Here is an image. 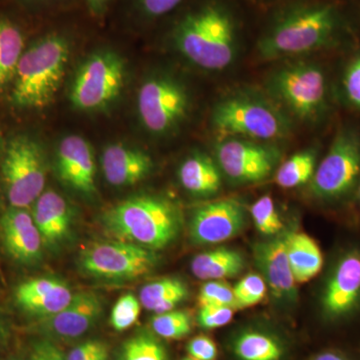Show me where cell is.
I'll list each match as a JSON object with an SVG mask.
<instances>
[{
	"label": "cell",
	"mask_w": 360,
	"mask_h": 360,
	"mask_svg": "<svg viewBox=\"0 0 360 360\" xmlns=\"http://www.w3.org/2000/svg\"><path fill=\"white\" fill-rule=\"evenodd\" d=\"M356 191H357V198H359V200L360 202V180H359V186H357Z\"/></svg>",
	"instance_id": "44"
},
{
	"label": "cell",
	"mask_w": 360,
	"mask_h": 360,
	"mask_svg": "<svg viewBox=\"0 0 360 360\" xmlns=\"http://www.w3.org/2000/svg\"><path fill=\"white\" fill-rule=\"evenodd\" d=\"M342 94L347 103L360 111V53L356 54L345 66L341 78Z\"/></svg>",
	"instance_id": "35"
},
{
	"label": "cell",
	"mask_w": 360,
	"mask_h": 360,
	"mask_svg": "<svg viewBox=\"0 0 360 360\" xmlns=\"http://www.w3.org/2000/svg\"><path fill=\"white\" fill-rule=\"evenodd\" d=\"M360 180V134L342 127L310 180V193L317 200H342L356 191Z\"/></svg>",
	"instance_id": "7"
},
{
	"label": "cell",
	"mask_w": 360,
	"mask_h": 360,
	"mask_svg": "<svg viewBox=\"0 0 360 360\" xmlns=\"http://www.w3.org/2000/svg\"><path fill=\"white\" fill-rule=\"evenodd\" d=\"M101 167L111 186H131L148 176L153 162L150 156L141 149L111 144L104 149Z\"/></svg>",
	"instance_id": "21"
},
{
	"label": "cell",
	"mask_w": 360,
	"mask_h": 360,
	"mask_svg": "<svg viewBox=\"0 0 360 360\" xmlns=\"http://www.w3.org/2000/svg\"><path fill=\"white\" fill-rule=\"evenodd\" d=\"M0 243L15 262L34 264L42 258L44 241L25 208L11 207L0 217Z\"/></svg>",
	"instance_id": "17"
},
{
	"label": "cell",
	"mask_w": 360,
	"mask_h": 360,
	"mask_svg": "<svg viewBox=\"0 0 360 360\" xmlns=\"http://www.w3.org/2000/svg\"><path fill=\"white\" fill-rule=\"evenodd\" d=\"M284 241L296 283H307L321 272L323 255L311 236L305 232L293 231L284 236Z\"/></svg>",
	"instance_id": "23"
},
{
	"label": "cell",
	"mask_w": 360,
	"mask_h": 360,
	"mask_svg": "<svg viewBox=\"0 0 360 360\" xmlns=\"http://www.w3.org/2000/svg\"><path fill=\"white\" fill-rule=\"evenodd\" d=\"M198 304L200 307L215 305L236 309L232 288L221 281H208L203 284L198 295Z\"/></svg>",
	"instance_id": "34"
},
{
	"label": "cell",
	"mask_w": 360,
	"mask_h": 360,
	"mask_svg": "<svg viewBox=\"0 0 360 360\" xmlns=\"http://www.w3.org/2000/svg\"><path fill=\"white\" fill-rule=\"evenodd\" d=\"M252 251L255 264L274 298L279 302H295L297 283L288 260L284 236L255 243Z\"/></svg>",
	"instance_id": "18"
},
{
	"label": "cell",
	"mask_w": 360,
	"mask_h": 360,
	"mask_svg": "<svg viewBox=\"0 0 360 360\" xmlns=\"http://www.w3.org/2000/svg\"><path fill=\"white\" fill-rule=\"evenodd\" d=\"M70 45L58 34L47 35L26 49L14 75L13 103L42 108L53 101L65 77Z\"/></svg>",
	"instance_id": "5"
},
{
	"label": "cell",
	"mask_w": 360,
	"mask_h": 360,
	"mask_svg": "<svg viewBox=\"0 0 360 360\" xmlns=\"http://www.w3.org/2000/svg\"><path fill=\"white\" fill-rule=\"evenodd\" d=\"M234 309L229 307H200L198 314V323L201 328L206 330L222 328L231 321L233 317Z\"/></svg>",
	"instance_id": "36"
},
{
	"label": "cell",
	"mask_w": 360,
	"mask_h": 360,
	"mask_svg": "<svg viewBox=\"0 0 360 360\" xmlns=\"http://www.w3.org/2000/svg\"><path fill=\"white\" fill-rule=\"evenodd\" d=\"M222 175L217 161L202 153L189 155L179 168L182 187L189 193L201 198H210L219 193Z\"/></svg>",
	"instance_id": "22"
},
{
	"label": "cell",
	"mask_w": 360,
	"mask_h": 360,
	"mask_svg": "<svg viewBox=\"0 0 360 360\" xmlns=\"http://www.w3.org/2000/svg\"><path fill=\"white\" fill-rule=\"evenodd\" d=\"M317 155L314 149L300 151L277 167L274 181L284 189L295 188L309 184L317 167Z\"/></svg>",
	"instance_id": "28"
},
{
	"label": "cell",
	"mask_w": 360,
	"mask_h": 360,
	"mask_svg": "<svg viewBox=\"0 0 360 360\" xmlns=\"http://www.w3.org/2000/svg\"><path fill=\"white\" fill-rule=\"evenodd\" d=\"M25 39L11 20H0V89L13 79L23 54Z\"/></svg>",
	"instance_id": "27"
},
{
	"label": "cell",
	"mask_w": 360,
	"mask_h": 360,
	"mask_svg": "<svg viewBox=\"0 0 360 360\" xmlns=\"http://www.w3.org/2000/svg\"><path fill=\"white\" fill-rule=\"evenodd\" d=\"M222 174L233 184H257L276 172L281 151L271 142L241 137H222L214 148Z\"/></svg>",
	"instance_id": "12"
},
{
	"label": "cell",
	"mask_w": 360,
	"mask_h": 360,
	"mask_svg": "<svg viewBox=\"0 0 360 360\" xmlns=\"http://www.w3.org/2000/svg\"><path fill=\"white\" fill-rule=\"evenodd\" d=\"M1 170L11 207L27 208L44 193L46 181L44 153L32 137L18 135L8 142Z\"/></svg>",
	"instance_id": "8"
},
{
	"label": "cell",
	"mask_w": 360,
	"mask_h": 360,
	"mask_svg": "<svg viewBox=\"0 0 360 360\" xmlns=\"http://www.w3.org/2000/svg\"><path fill=\"white\" fill-rule=\"evenodd\" d=\"M32 217L44 248L58 250L70 238L72 212L65 198L56 191H44L33 203Z\"/></svg>",
	"instance_id": "20"
},
{
	"label": "cell",
	"mask_w": 360,
	"mask_h": 360,
	"mask_svg": "<svg viewBox=\"0 0 360 360\" xmlns=\"http://www.w3.org/2000/svg\"><path fill=\"white\" fill-rule=\"evenodd\" d=\"M103 311L101 296L94 291L75 293L70 304L52 316L41 319L40 329L49 338L75 340L96 326Z\"/></svg>",
	"instance_id": "15"
},
{
	"label": "cell",
	"mask_w": 360,
	"mask_h": 360,
	"mask_svg": "<svg viewBox=\"0 0 360 360\" xmlns=\"http://www.w3.org/2000/svg\"><path fill=\"white\" fill-rule=\"evenodd\" d=\"M251 219L260 233L265 236H274L281 231L283 224L277 212L274 198L264 195L258 198L250 207Z\"/></svg>",
	"instance_id": "31"
},
{
	"label": "cell",
	"mask_w": 360,
	"mask_h": 360,
	"mask_svg": "<svg viewBox=\"0 0 360 360\" xmlns=\"http://www.w3.org/2000/svg\"><path fill=\"white\" fill-rule=\"evenodd\" d=\"M87 1H89L90 6H94V8H98V7L103 6L106 0H87Z\"/></svg>",
	"instance_id": "43"
},
{
	"label": "cell",
	"mask_w": 360,
	"mask_h": 360,
	"mask_svg": "<svg viewBox=\"0 0 360 360\" xmlns=\"http://www.w3.org/2000/svg\"><path fill=\"white\" fill-rule=\"evenodd\" d=\"M32 360H65V355L52 341L42 340L33 347Z\"/></svg>",
	"instance_id": "40"
},
{
	"label": "cell",
	"mask_w": 360,
	"mask_h": 360,
	"mask_svg": "<svg viewBox=\"0 0 360 360\" xmlns=\"http://www.w3.org/2000/svg\"><path fill=\"white\" fill-rule=\"evenodd\" d=\"M151 328L155 335L165 340H181L191 333L193 321L191 315L184 310H172L155 314L151 321Z\"/></svg>",
	"instance_id": "30"
},
{
	"label": "cell",
	"mask_w": 360,
	"mask_h": 360,
	"mask_svg": "<svg viewBox=\"0 0 360 360\" xmlns=\"http://www.w3.org/2000/svg\"><path fill=\"white\" fill-rule=\"evenodd\" d=\"M141 307L139 298L132 293L120 296L111 310L110 319L111 328L117 333H123L131 328L139 321Z\"/></svg>",
	"instance_id": "33"
},
{
	"label": "cell",
	"mask_w": 360,
	"mask_h": 360,
	"mask_svg": "<svg viewBox=\"0 0 360 360\" xmlns=\"http://www.w3.org/2000/svg\"><path fill=\"white\" fill-rule=\"evenodd\" d=\"M360 303V252L350 250L336 262L323 292L321 307L330 319H342L359 307Z\"/></svg>",
	"instance_id": "14"
},
{
	"label": "cell",
	"mask_w": 360,
	"mask_h": 360,
	"mask_svg": "<svg viewBox=\"0 0 360 360\" xmlns=\"http://www.w3.org/2000/svg\"><path fill=\"white\" fill-rule=\"evenodd\" d=\"M245 224L243 202L234 198H224L194 210L189 221V236L196 245H219L238 236Z\"/></svg>",
	"instance_id": "13"
},
{
	"label": "cell",
	"mask_w": 360,
	"mask_h": 360,
	"mask_svg": "<svg viewBox=\"0 0 360 360\" xmlns=\"http://www.w3.org/2000/svg\"><path fill=\"white\" fill-rule=\"evenodd\" d=\"M233 354L238 360H281L284 347L276 336L259 330L239 333L232 343Z\"/></svg>",
	"instance_id": "26"
},
{
	"label": "cell",
	"mask_w": 360,
	"mask_h": 360,
	"mask_svg": "<svg viewBox=\"0 0 360 360\" xmlns=\"http://www.w3.org/2000/svg\"><path fill=\"white\" fill-rule=\"evenodd\" d=\"M265 92L290 117L314 123L328 110V82L323 70L304 59L277 66L265 79Z\"/></svg>",
	"instance_id": "6"
},
{
	"label": "cell",
	"mask_w": 360,
	"mask_h": 360,
	"mask_svg": "<svg viewBox=\"0 0 360 360\" xmlns=\"http://www.w3.org/2000/svg\"><path fill=\"white\" fill-rule=\"evenodd\" d=\"M124 80L122 58L113 52H97L78 70L71 87V101L80 110H101L117 98Z\"/></svg>",
	"instance_id": "11"
},
{
	"label": "cell",
	"mask_w": 360,
	"mask_h": 360,
	"mask_svg": "<svg viewBox=\"0 0 360 360\" xmlns=\"http://www.w3.org/2000/svg\"><path fill=\"white\" fill-rule=\"evenodd\" d=\"M143 13L150 18H160L174 11L182 0H139Z\"/></svg>",
	"instance_id": "39"
},
{
	"label": "cell",
	"mask_w": 360,
	"mask_h": 360,
	"mask_svg": "<svg viewBox=\"0 0 360 360\" xmlns=\"http://www.w3.org/2000/svg\"><path fill=\"white\" fill-rule=\"evenodd\" d=\"M314 360H347L340 354H333V352H323L314 357Z\"/></svg>",
	"instance_id": "41"
},
{
	"label": "cell",
	"mask_w": 360,
	"mask_h": 360,
	"mask_svg": "<svg viewBox=\"0 0 360 360\" xmlns=\"http://www.w3.org/2000/svg\"><path fill=\"white\" fill-rule=\"evenodd\" d=\"M58 177L65 186L82 195L96 193V165L89 142L78 135L66 136L59 143L56 155Z\"/></svg>",
	"instance_id": "16"
},
{
	"label": "cell",
	"mask_w": 360,
	"mask_h": 360,
	"mask_svg": "<svg viewBox=\"0 0 360 360\" xmlns=\"http://www.w3.org/2000/svg\"><path fill=\"white\" fill-rule=\"evenodd\" d=\"M103 225L117 240L156 251L172 245L179 236L182 215L179 206L169 198L142 194L106 210Z\"/></svg>",
	"instance_id": "3"
},
{
	"label": "cell",
	"mask_w": 360,
	"mask_h": 360,
	"mask_svg": "<svg viewBox=\"0 0 360 360\" xmlns=\"http://www.w3.org/2000/svg\"><path fill=\"white\" fill-rule=\"evenodd\" d=\"M245 267V260L238 250L229 248H213L200 253L191 262L194 276L202 281H222L238 276Z\"/></svg>",
	"instance_id": "24"
},
{
	"label": "cell",
	"mask_w": 360,
	"mask_h": 360,
	"mask_svg": "<svg viewBox=\"0 0 360 360\" xmlns=\"http://www.w3.org/2000/svg\"><path fill=\"white\" fill-rule=\"evenodd\" d=\"M213 129L222 137L272 142L292 131L291 117L266 94L236 90L219 99L212 113Z\"/></svg>",
	"instance_id": "4"
},
{
	"label": "cell",
	"mask_w": 360,
	"mask_h": 360,
	"mask_svg": "<svg viewBox=\"0 0 360 360\" xmlns=\"http://www.w3.org/2000/svg\"><path fill=\"white\" fill-rule=\"evenodd\" d=\"M181 360H196V359H193V357H191V356H187V357H184V359H181Z\"/></svg>",
	"instance_id": "45"
},
{
	"label": "cell",
	"mask_w": 360,
	"mask_h": 360,
	"mask_svg": "<svg viewBox=\"0 0 360 360\" xmlns=\"http://www.w3.org/2000/svg\"><path fill=\"white\" fill-rule=\"evenodd\" d=\"M146 129L162 136L175 131L188 115L191 101L181 82L170 75H155L141 85L137 98Z\"/></svg>",
	"instance_id": "10"
},
{
	"label": "cell",
	"mask_w": 360,
	"mask_h": 360,
	"mask_svg": "<svg viewBox=\"0 0 360 360\" xmlns=\"http://www.w3.org/2000/svg\"><path fill=\"white\" fill-rule=\"evenodd\" d=\"M155 250L122 240L92 243L79 257L87 276L111 281H129L148 276L158 266Z\"/></svg>",
	"instance_id": "9"
},
{
	"label": "cell",
	"mask_w": 360,
	"mask_h": 360,
	"mask_svg": "<svg viewBox=\"0 0 360 360\" xmlns=\"http://www.w3.org/2000/svg\"><path fill=\"white\" fill-rule=\"evenodd\" d=\"M188 356L196 360H217L219 349L212 338L198 335L189 340L186 345Z\"/></svg>",
	"instance_id": "37"
},
{
	"label": "cell",
	"mask_w": 360,
	"mask_h": 360,
	"mask_svg": "<svg viewBox=\"0 0 360 360\" xmlns=\"http://www.w3.org/2000/svg\"><path fill=\"white\" fill-rule=\"evenodd\" d=\"M172 39L176 51L203 70L224 71L238 56V20L222 2H207L186 14L175 26Z\"/></svg>",
	"instance_id": "2"
},
{
	"label": "cell",
	"mask_w": 360,
	"mask_h": 360,
	"mask_svg": "<svg viewBox=\"0 0 360 360\" xmlns=\"http://www.w3.org/2000/svg\"><path fill=\"white\" fill-rule=\"evenodd\" d=\"M115 360H168L167 348L153 333L141 331L122 343Z\"/></svg>",
	"instance_id": "29"
},
{
	"label": "cell",
	"mask_w": 360,
	"mask_h": 360,
	"mask_svg": "<svg viewBox=\"0 0 360 360\" xmlns=\"http://www.w3.org/2000/svg\"><path fill=\"white\" fill-rule=\"evenodd\" d=\"M236 309H246L262 302L267 291L264 277L257 274H248L232 288Z\"/></svg>",
	"instance_id": "32"
},
{
	"label": "cell",
	"mask_w": 360,
	"mask_h": 360,
	"mask_svg": "<svg viewBox=\"0 0 360 360\" xmlns=\"http://www.w3.org/2000/svg\"><path fill=\"white\" fill-rule=\"evenodd\" d=\"M188 296L186 283L176 277H165L146 284L139 292L144 309L155 314L172 311Z\"/></svg>",
	"instance_id": "25"
},
{
	"label": "cell",
	"mask_w": 360,
	"mask_h": 360,
	"mask_svg": "<svg viewBox=\"0 0 360 360\" xmlns=\"http://www.w3.org/2000/svg\"><path fill=\"white\" fill-rule=\"evenodd\" d=\"M110 347L105 341L99 340H89L72 348L65 356V360H89L97 352Z\"/></svg>",
	"instance_id": "38"
},
{
	"label": "cell",
	"mask_w": 360,
	"mask_h": 360,
	"mask_svg": "<svg viewBox=\"0 0 360 360\" xmlns=\"http://www.w3.org/2000/svg\"><path fill=\"white\" fill-rule=\"evenodd\" d=\"M89 360H110V347L104 348Z\"/></svg>",
	"instance_id": "42"
},
{
	"label": "cell",
	"mask_w": 360,
	"mask_h": 360,
	"mask_svg": "<svg viewBox=\"0 0 360 360\" xmlns=\"http://www.w3.org/2000/svg\"><path fill=\"white\" fill-rule=\"evenodd\" d=\"M75 293L65 281L52 277L30 279L18 286L15 300L28 314L46 319L65 309Z\"/></svg>",
	"instance_id": "19"
},
{
	"label": "cell",
	"mask_w": 360,
	"mask_h": 360,
	"mask_svg": "<svg viewBox=\"0 0 360 360\" xmlns=\"http://www.w3.org/2000/svg\"><path fill=\"white\" fill-rule=\"evenodd\" d=\"M340 11L333 4H300L274 16L260 37L257 56L262 60H288L329 46L340 32Z\"/></svg>",
	"instance_id": "1"
}]
</instances>
